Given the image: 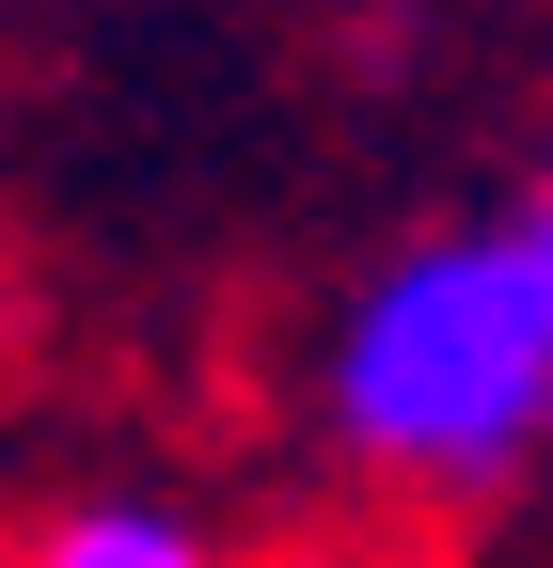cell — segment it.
<instances>
[{
  "mask_svg": "<svg viewBox=\"0 0 553 568\" xmlns=\"http://www.w3.org/2000/svg\"><path fill=\"white\" fill-rule=\"evenodd\" d=\"M316 426H332V458H349V474L428 489V506L506 489V474L537 458V426H553V316H537L522 222L380 253L349 301H332Z\"/></svg>",
  "mask_w": 553,
  "mask_h": 568,
  "instance_id": "1",
  "label": "cell"
},
{
  "mask_svg": "<svg viewBox=\"0 0 553 568\" xmlns=\"http://www.w3.org/2000/svg\"><path fill=\"white\" fill-rule=\"evenodd\" d=\"M17 568H222V537L190 506H159V489H80V506H48L17 537Z\"/></svg>",
  "mask_w": 553,
  "mask_h": 568,
  "instance_id": "2",
  "label": "cell"
},
{
  "mask_svg": "<svg viewBox=\"0 0 553 568\" xmlns=\"http://www.w3.org/2000/svg\"><path fill=\"white\" fill-rule=\"evenodd\" d=\"M522 268H537V316H553V190L522 205Z\"/></svg>",
  "mask_w": 553,
  "mask_h": 568,
  "instance_id": "3",
  "label": "cell"
}]
</instances>
